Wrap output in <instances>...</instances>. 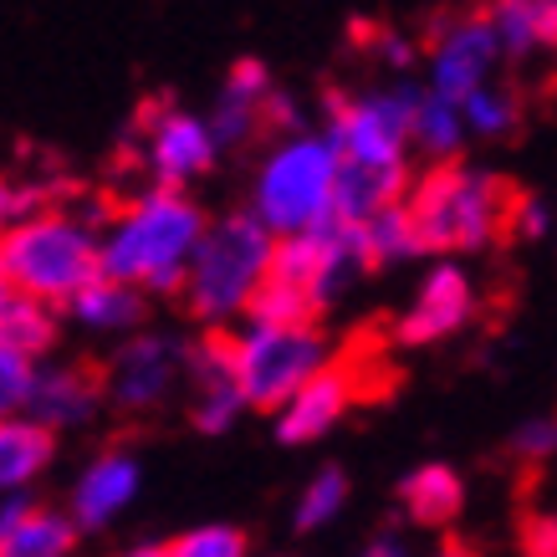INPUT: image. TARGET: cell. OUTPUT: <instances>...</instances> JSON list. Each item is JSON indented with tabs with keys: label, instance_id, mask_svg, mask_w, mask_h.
<instances>
[{
	"label": "cell",
	"instance_id": "7a4b0ae2",
	"mask_svg": "<svg viewBox=\"0 0 557 557\" xmlns=\"http://www.w3.org/2000/svg\"><path fill=\"white\" fill-rule=\"evenodd\" d=\"M511 205H517V189L502 174L475 170L466 159H456V164H424L409 180V195H405L420 251L445 256V261L496 246L511 225Z\"/></svg>",
	"mask_w": 557,
	"mask_h": 557
},
{
	"label": "cell",
	"instance_id": "d590c367",
	"mask_svg": "<svg viewBox=\"0 0 557 557\" xmlns=\"http://www.w3.org/2000/svg\"><path fill=\"white\" fill-rule=\"evenodd\" d=\"M435 557H475L471 547H466V542H445V547H440Z\"/></svg>",
	"mask_w": 557,
	"mask_h": 557
},
{
	"label": "cell",
	"instance_id": "7402d4cb",
	"mask_svg": "<svg viewBox=\"0 0 557 557\" xmlns=\"http://www.w3.org/2000/svg\"><path fill=\"white\" fill-rule=\"evenodd\" d=\"M358 231V246H363V261L373 267H399V261H414L420 251V236H414V225H409V210L405 205H394V210H379L373 220L354 225Z\"/></svg>",
	"mask_w": 557,
	"mask_h": 557
},
{
	"label": "cell",
	"instance_id": "d6986e66",
	"mask_svg": "<svg viewBox=\"0 0 557 557\" xmlns=\"http://www.w3.org/2000/svg\"><path fill=\"white\" fill-rule=\"evenodd\" d=\"M399 507L414 527H450L466 511V481H460L456 466L445 460H430V466H414V471L399 481Z\"/></svg>",
	"mask_w": 557,
	"mask_h": 557
},
{
	"label": "cell",
	"instance_id": "e575fe53",
	"mask_svg": "<svg viewBox=\"0 0 557 557\" xmlns=\"http://www.w3.org/2000/svg\"><path fill=\"white\" fill-rule=\"evenodd\" d=\"M113 557H170V547H164V542H138V547H123V553H113Z\"/></svg>",
	"mask_w": 557,
	"mask_h": 557
},
{
	"label": "cell",
	"instance_id": "8d00e7d4",
	"mask_svg": "<svg viewBox=\"0 0 557 557\" xmlns=\"http://www.w3.org/2000/svg\"><path fill=\"white\" fill-rule=\"evenodd\" d=\"M16 302V297H11V287H5V282H0V318H5V307Z\"/></svg>",
	"mask_w": 557,
	"mask_h": 557
},
{
	"label": "cell",
	"instance_id": "ba28073f",
	"mask_svg": "<svg viewBox=\"0 0 557 557\" xmlns=\"http://www.w3.org/2000/svg\"><path fill=\"white\" fill-rule=\"evenodd\" d=\"M102 405L119 409L123 420H153L185 388L180 338L170 333H134L113 348V358L98 369Z\"/></svg>",
	"mask_w": 557,
	"mask_h": 557
},
{
	"label": "cell",
	"instance_id": "277c9868",
	"mask_svg": "<svg viewBox=\"0 0 557 557\" xmlns=\"http://www.w3.org/2000/svg\"><path fill=\"white\" fill-rule=\"evenodd\" d=\"M271 256L276 240L256 225L246 210H231L205 225L200 251L185 271L180 307L200 333H231L246 322L256 292L271 282Z\"/></svg>",
	"mask_w": 557,
	"mask_h": 557
},
{
	"label": "cell",
	"instance_id": "6da1fadb",
	"mask_svg": "<svg viewBox=\"0 0 557 557\" xmlns=\"http://www.w3.org/2000/svg\"><path fill=\"white\" fill-rule=\"evenodd\" d=\"M210 215L189 189L144 185L98 220V267L144 297H180Z\"/></svg>",
	"mask_w": 557,
	"mask_h": 557
},
{
	"label": "cell",
	"instance_id": "8992f818",
	"mask_svg": "<svg viewBox=\"0 0 557 557\" xmlns=\"http://www.w3.org/2000/svg\"><path fill=\"white\" fill-rule=\"evenodd\" d=\"M333 358L338 354H333L322 327H261V322L231 327V369H236V388L246 409L276 414Z\"/></svg>",
	"mask_w": 557,
	"mask_h": 557
},
{
	"label": "cell",
	"instance_id": "836d02e7",
	"mask_svg": "<svg viewBox=\"0 0 557 557\" xmlns=\"http://www.w3.org/2000/svg\"><path fill=\"white\" fill-rule=\"evenodd\" d=\"M358 557H409V553H405V542L394 537V532H384V537H373Z\"/></svg>",
	"mask_w": 557,
	"mask_h": 557
},
{
	"label": "cell",
	"instance_id": "9c48e42d",
	"mask_svg": "<svg viewBox=\"0 0 557 557\" xmlns=\"http://www.w3.org/2000/svg\"><path fill=\"white\" fill-rule=\"evenodd\" d=\"M502 62H507V51H502V36L486 11L445 16L424 47V92L445 102H466L471 92L496 83Z\"/></svg>",
	"mask_w": 557,
	"mask_h": 557
},
{
	"label": "cell",
	"instance_id": "5bb4252c",
	"mask_svg": "<svg viewBox=\"0 0 557 557\" xmlns=\"http://www.w3.org/2000/svg\"><path fill=\"white\" fill-rule=\"evenodd\" d=\"M369 394V379L354 358H333L327 369L302 384L287 405L276 409V440L282 445H312V440L333 435V424H343V414Z\"/></svg>",
	"mask_w": 557,
	"mask_h": 557
},
{
	"label": "cell",
	"instance_id": "30bf717a",
	"mask_svg": "<svg viewBox=\"0 0 557 557\" xmlns=\"http://www.w3.org/2000/svg\"><path fill=\"white\" fill-rule=\"evenodd\" d=\"M363 271H369V261H363V246H358V231L343 225V220H327L307 236L276 240V256H271V276L297 287L318 312L338 302Z\"/></svg>",
	"mask_w": 557,
	"mask_h": 557
},
{
	"label": "cell",
	"instance_id": "2e32d148",
	"mask_svg": "<svg viewBox=\"0 0 557 557\" xmlns=\"http://www.w3.org/2000/svg\"><path fill=\"white\" fill-rule=\"evenodd\" d=\"M271 92H276L271 67L267 62H256V57H240L236 67L225 72L220 98H215V108H210V119H205V128H210V138H215L220 153L246 149V144L261 134V108H267Z\"/></svg>",
	"mask_w": 557,
	"mask_h": 557
},
{
	"label": "cell",
	"instance_id": "ffe728a7",
	"mask_svg": "<svg viewBox=\"0 0 557 557\" xmlns=\"http://www.w3.org/2000/svg\"><path fill=\"white\" fill-rule=\"evenodd\" d=\"M466 144H471V134L460 119V102H445L420 87L414 108H409V153H420L424 164H456Z\"/></svg>",
	"mask_w": 557,
	"mask_h": 557
},
{
	"label": "cell",
	"instance_id": "1f68e13d",
	"mask_svg": "<svg viewBox=\"0 0 557 557\" xmlns=\"http://www.w3.org/2000/svg\"><path fill=\"white\" fill-rule=\"evenodd\" d=\"M522 557H557V511H532L522 517Z\"/></svg>",
	"mask_w": 557,
	"mask_h": 557
},
{
	"label": "cell",
	"instance_id": "83f0119b",
	"mask_svg": "<svg viewBox=\"0 0 557 557\" xmlns=\"http://www.w3.org/2000/svg\"><path fill=\"white\" fill-rule=\"evenodd\" d=\"M36 363L26 354H16L11 343H0V420L26 414V394H32Z\"/></svg>",
	"mask_w": 557,
	"mask_h": 557
},
{
	"label": "cell",
	"instance_id": "603a6c76",
	"mask_svg": "<svg viewBox=\"0 0 557 557\" xmlns=\"http://www.w3.org/2000/svg\"><path fill=\"white\" fill-rule=\"evenodd\" d=\"M348 507V471L343 466H322V471L307 475V486L297 491V502H292V527L297 532H322V527H333Z\"/></svg>",
	"mask_w": 557,
	"mask_h": 557
},
{
	"label": "cell",
	"instance_id": "5b68a950",
	"mask_svg": "<svg viewBox=\"0 0 557 557\" xmlns=\"http://www.w3.org/2000/svg\"><path fill=\"white\" fill-rule=\"evenodd\" d=\"M333 195H338V149L322 128H302L271 138L267 153L256 159L246 215L271 240H292L333 220Z\"/></svg>",
	"mask_w": 557,
	"mask_h": 557
},
{
	"label": "cell",
	"instance_id": "52a82bcc",
	"mask_svg": "<svg viewBox=\"0 0 557 557\" xmlns=\"http://www.w3.org/2000/svg\"><path fill=\"white\" fill-rule=\"evenodd\" d=\"M420 87H363L322 102V134L343 164H409V108Z\"/></svg>",
	"mask_w": 557,
	"mask_h": 557
},
{
	"label": "cell",
	"instance_id": "f546056e",
	"mask_svg": "<svg viewBox=\"0 0 557 557\" xmlns=\"http://www.w3.org/2000/svg\"><path fill=\"white\" fill-rule=\"evenodd\" d=\"M47 205H57V195H51L47 185H36V180H11V174H0V236L16 225V220H26L32 210H47Z\"/></svg>",
	"mask_w": 557,
	"mask_h": 557
},
{
	"label": "cell",
	"instance_id": "8fae6325",
	"mask_svg": "<svg viewBox=\"0 0 557 557\" xmlns=\"http://www.w3.org/2000/svg\"><path fill=\"white\" fill-rule=\"evenodd\" d=\"M134 138H138V159L149 170V185L159 189H189L200 174L215 170L220 159L200 113L174 108V102H144Z\"/></svg>",
	"mask_w": 557,
	"mask_h": 557
},
{
	"label": "cell",
	"instance_id": "4dcf8cb0",
	"mask_svg": "<svg viewBox=\"0 0 557 557\" xmlns=\"http://www.w3.org/2000/svg\"><path fill=\"white\" fill-rule=\"evenodd\" d=\"M507 236H517V240H542V236H553V205H547V200H532V195H517V205H511Z\"/></svg>",
	"mask_w": 557,
	"mask_h": 557
},
{
	"label": "cell",
	"instance_id": "44dd1931",
	"mask_svg": "<svg viewBox=\"0 0 557 557\" xmlns=\"http://www.w3.org/2000/svg\"><path fill=\"white\" fill-rule=\"evenodd\" d=\"M507 57L557 51V0H502L486 11Z\"/></svg>",
	"mask_w": 557,
	"mask_h": 557
},
{
	"label": "cell",
	"instance_id": "d6a6232c",
	"mask_svg": "<svg viewBox=\"0 0 557 557\" xmlns=\"http://www.w3.org/2000/svg\"><path fill=\"white\" fill-rule=\"evenodd\" d=\"M369 51L384 62V67H394V72H405L409 62H414V41H409L405 32H394V26H373V32H369Z\"/></svg>",
	"mask_w": 557,
	"mask_h": 557
},
{
	"label": "cell",
	"instance_id": "4fadbf2b",
	"mask_svg": "<svg viewBox=\"0 0 557 557\" xmlns=\"http://www.w3.org/2000/svg\"><path fill=\"white\" fill-rule=\"evenodd\" d=\"M138 491H144V460H138L128 445H108V450H98V456L77 471L62 511H67V522L77 527V537H83V532H102V527L119 522L123 511L138 502Z\"/></svg>",
	"mask_w": 557,
	"mask_h": 557
},
{
	"label": "cell",
	"instance_id": "74e56055",
	"mask_svg": "<svg viewBox=\"0 0 557 557\" xmlns=\"http://www.w3.org/2000/svg\"><path fill=\"white\" fill-rule=\"evenodd\" d=\"M553 236H557V205H553Z\"/></svg>",
	"mask_w": 557,
	"mask_h": 557
},
{
	"label": "cell",
	"instance_id": "cb8c5ba5",
	"mask_svg": "<svg viewBox=\"0 0 557 557\" xmlns=\"http://www.w3.org/2000/svg\"><path fill=\"white\" fill-rule=\"evenodd\" d=\"M460 119H466V134L471 138L496 144V138L517 134V123H522V98H517L507 83H491L460 102Z\"/></svg>",
	"mask_w": 557,
	"mask_h": 557
},
{
	"label": "cell",
	"instance_id": "ac0fdd59",
	"mask_svg": "<svg viewBox=\"0 0 557 557\" xmlns=\"http://www.w3.org/2000/svg\"><path fill=\"white\" fill-rule=\"evenodd\" d=\"M57 460V435L41 430L26 414L0 420V496H26V491L51 471Z\"/></svg>",
	"mask_w": 557,
	"mask_h": 557
},
{
	"label": "cell",
	"instance_id": "4316f807",
	"mask_svg": "<svg viewBox=\"0 0 557 557\" xmlns=\"http://www.w3.org/2000/svg\"><path fill=\"white\" fill-rule=\"evenodd\" d=\"M240 414H246V399H240L236 384H215V388H195V394H189V420H195L200 435L236 430Z\"/></svg>",
	"mask_w": 557,
	"mask_h": 557
},
{
	"label": "cell",
	"instance_id": "e0dca14e",
	"mask_svg": "<svg viewBox=\"0 0 557 557\" xmlns=\"http://www.w3.org/2000/svg\"><path fill=\"white\" fill-rule=\"evenodd\" d=\"M62 312H67L77 327L98 333V338H134V333H144L149 297L134 287H123V282H113V276H98V282H87Z\"/></svg>",
	"mask_w": 557,
	"mask_h": 557
},
{
	"label": "cell",
	"instance_id": "484cf974",
	"mask_svg": "<svg viewBox=\"0 0 557 557\" xmlns=\"http://www.w3.org/2000/svg\"><path fill=\"white\" fill-rule=\"evenodd\" d=\"M164 547H170V557H251V537L231 522H200Z\"/></svg>",
	"mask_w": 557,
	"mask_h": 557
},
{
	"label": "cell",
	"instance_id": "3957f363",
	"mask_svg": "<svg viewBox=\"0 0 557 557\" xmlns=\"http://www.w3.org/2000/svg\"><path fill=\"white\" fill-rule=\"evenodd\" d=\"M98 276V220H87L83 210L47 205L0 236V282L21 302L62 312Z\"/></svg>",
	"mask_w": 557,
	"mask_h": 557
},
{
	"label": "cell",
	"instance_id": "d4e9b609",
	"mask_svg": "<svg viewBox=\"0 0 557 557\" xmlns=\"http://www.w3.org/2000/svg\"><path fill=\"white\" fill-rule=\"evenodd\" d=\"M62 338V322L51 307H36V302H11L5 307V318H0V343H11L16 354H26L32 363H47V354L57 348Z\"/></svg>",
	"mask_w": 557,
	"mask_h": 557
},
{
	"label": "cell",
	"instance_id": "9a60e30c",
	"mask_svg": "<svg viewBox=\"0 0 557 557\" xmlns=\"http://www.w3.org/2000/svg\"><path fill=\"white\" fill-rule=\"evenodd\" d=\"M102 409V379L87 363H36L32 394H26V420H36L51 435H67L98 420Z\"/></svg>",
	"mask_w": 557,
	"mask_h": 557
},
{
	"label": "cell",
	"instance_id": "7c38bea8",
	"mask_svg": "<svg viewBox=\"0 0 557 557\" xmlns=\"http://www.w3.org/2000/svg\"><path fill=\"white\" fill-rule=\"evenodd\" d=\"M475 307H481V292H475L471 271L460 261H435V267L420 276V287L409 297V307L394 322V338L405 348H430V343L456 338L460 327H471Z\"/></svg>",
	"mask_w": 557,
	"mask_h": 557
},
{
	"label": "cell",
	"instance_id": "f1b7e54d",
	"mask_svg": "<svg viewBox=\"0 0 557 557\" xmlns=\"http://www.w3.org/2000/svg\"><path fill=\"white\" fill-rule=\"evenodd\" d=\"M507 450L522 460V466H547V460L557 456V414H532V420H522L511 430Z\"/></svg>",
	"mask_w": 557,
	"mask_h": 557
}]
</instances>
